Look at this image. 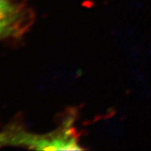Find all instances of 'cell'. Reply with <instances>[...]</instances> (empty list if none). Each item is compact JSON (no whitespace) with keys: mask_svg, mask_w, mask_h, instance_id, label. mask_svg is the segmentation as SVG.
<instances>
[{"mask_svg":"<svg viewBox=\"0 0 151 151\" xmlns=\"http://www.w3.org/2000/svg\"><path fill=\"white\" fill-rule=\"evenodd\" d=\"M73 118L69 117L60 129L47 135L30 134L16 132L14 134L0 135V143L26 145L35 150H79Z\"/></svg>","mask_w":151,"mask_h":151,"instance_id":"cell-1","label":"cell"},{"mask_svg":"<svg viewBox=\"0 0 151 151\" xmlns=\"http://www.w3.org/2000/svg\"><path fill=\"white\" fill-rule=\"evenodd\" d=\"M27 9L11 0H0V40L20 35L29 24Z\"/></svg>","mask_w":151,"mask_h":151,"instance_id":"cell-2","label":"cell"}]
</instances>
